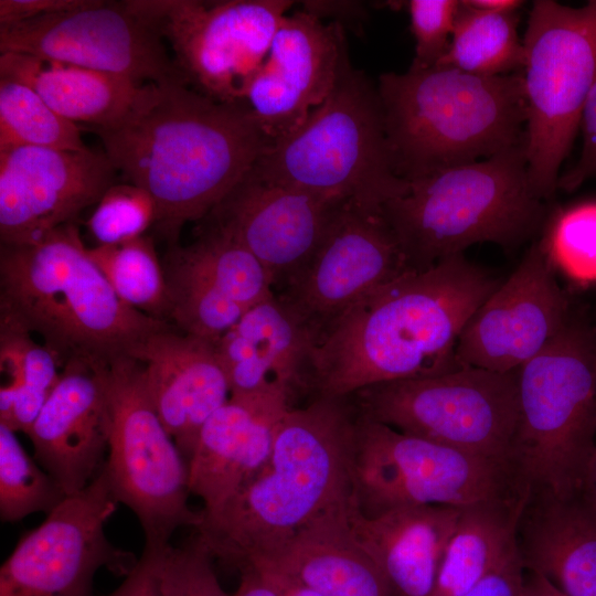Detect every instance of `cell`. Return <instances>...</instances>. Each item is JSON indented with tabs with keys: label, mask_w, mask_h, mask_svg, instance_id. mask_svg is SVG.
Returning <instances> with one entry per match:
<instances>
[{
	"label": "cell",
	"mask_w": 596,
	"mask_h": 596,
	"mask_svg": "<svg viewBox=\"0 0 596 596\" xmlns=\"http://www.w3.org/2000/svg\"><path fill=\"white\" fill-rule=\"evenodd\" d=\"M526 496L461 509L433 596H464L500 563L515 546L517 522Z\"/></svg>",
	"instance_id": "29"
},
{
	"label": "cell",
	"mask_w": 596,
	"mask_h": 596,
	"mask_svg": "<svg viewBox=\"0 0 596 596\" xmlns=\"http://www.w3.org/2000/svg\"><path fill=\"white\" fill-rule=\"evenodd\" d=\"M290 407L280 392L232 393L205 422L188 462L190 492L203 502V520L215 517L264 467Z\"/></svg>",
	"instance_id": "21"
},
{
	"label": "cell",
	"mask_w": 596,
	"mask_h": 596,
	"mask_svg": "<svg viewBox=\"0 0 596 596\" xmlns=\"http://www.w3.org/2000/svg\"><path fill=\"white\" fill-rule=\"evenodd\" d=\"M395 173L407 182L525 142L522 74L446 66L384 73L376 84Z\"/></svg>",
	"instance_id": "5"
},
{
	"label": "cell",
	"mask_w": 596,
	"mask_h": 596,
	"mask_svg": "<svg viewBox=\"0 0 596 596\" xmlns=\"http://www.w3.org/2000/svg\"><path fill=\"white\" fill-rule=\"evenodd\" d=\"M93 0H0V26L87 6Z\"/></svg>",
	"instance_id": "43"
},
{
	"label": "cell",
	"mask_w": 596,
	"mask_h": 596,
	"mask_svg": "<svg viewBox=\"0 0 596 596\" xmlns=\"http://www.w3.org/2000/svg\"><path fill=\"white\" fill-rule=\"evenodd\" d=\"M20 147L88 149L79 127L56 114L35 91L0 77V151Z\"/></svg>",
	"instance_id": "35"
},
{
	"label": "cell",
	"mask_w": 596,
	"mask_h": 596,
	"mask_svg": "<svg viewBox=\"0 0 596 596\" xmlns=\"http://www.w3.org/2000/svg\"><path fill=\"white\" fill-rule=\"evenodd\" d=\"M408 270L382 210L344 202L310 259L274 294L316 342L359 298Z\"/></svg>",
	"instance_id": "16"
},
{
	"label": "cell",
	"mask_w": 596,
	"mask_h": 596,
	"mask_svg": "<svg viewBox=\"0 0 596 596\" xmlns=\"http://www.w3.org/2000/svg\"><path fill=\"white\" fill-rule=\"evenodd\" d=\"M117 172L146 190L168 246L233 189L270 143L247 103L215 100L184 79L147 83L127 116L88 128Z\"/></svg>",
	"instance_id": "1"
},
{
	"label": "cell",
	"mask_w": 596,
	"mask_h": 596,
	"mask_svg": "<svg viewBox=\"0 0 596 596\" xmlns=\"http://www.w3.org/2000/svg\"><path fill=\"white\" fill-rule=\"evenodd\" d=\"M343 203L269 182L251 168L200 222L254 254L275 291L310 259Z\"/></svg>",
	"instance_id": "19"
},
{
	"label": "cell",
	"mask_w": 596,
	"mask_h": 596,
	"mask_svg": "<svg viewBox=\"0 0 596 596\" xmlns=\"http://www.w3.org/2000/svg\"><path fill=\"white\" fill-rule=\"evenodd\" d=\"M579 129L583 147L575 164L560 175L557 189L573 191L587 179L596 177V81L583 108Z\"/></svg>",
	"instance_id": "41"
},
{
	"label": "cell",
	"mask_w": 596,
	"mask_h": 596,
	"mask_svg": "<svg viewBox=\"0 0 596 596\" xmlns=\"http://www.w3.org/2000/svg\"><path fill=\"white\" fill-rule=\"evenodd\" d=\"M543 201L529 179L524 142L409 181L382 213L408 268L424 270L473 244L524 242L545 219Z\"/></svg>",
	"instance_id": "6"
},
{
	"label": "cell",
	"mask_w": 596,
	"mask_h": 596,
	"mask_svg": "<svg viewBox=\"0 0 596 596\" xmlns=\"http://www.w3.org/2000/svg\"><path fill=\"white\" fill-rule=\"evenodd\" d=\"M499 284L458 254L374 288L313 343L307 391L349 396L371 385L461 366L456 361L458 338Z\"/></svg>",
	"instance_id": "2"
},
{
	"label": "cell",
	"mask_w": 596,
	"mask_h": 596,
	"mask_svg": "<svg viewBox=\"0 0 596 596\" xmlns=\"http://www.w3.org/2000/svg\"><path fill=\"white\" fill-rule=\"evenodd\" d=\"M355 503L317 517L244 566L280 574L322 596H395L351 528Z\"/></svg>",
	"instance_id": "24"
},
{
	"label": "cell",
	"mask_w": 596,
	"mask_h": 596,
	"mask_svg": "<svg viewBox=\"0 0 596 596\" xmlns=\"http://www.w3.org/2000/svg\"><path fill=\"white\" fill-rule=\"evenodd\" d=\"M406 6L415 39V57L411 66L434 67L448 51L459 1L411 0Z\"/></svg>",
	"instance_id": "40"
},
{
	"label": "cell",
	"mask_w": 596,
	"mask_h": 596,
	"mask_svg": "<svg viewBox=\"0 0 596 596\" xmlns=\"http://www.w3.org/2000/svg\"><path fill=\"white\" fill-rule=\"evenodd\" d=\"M519 10L486 11L459 1L450 44L436 66L482 76L522 71L523 40L519 38Z\"/></svg>",
	"instance_id": "31"
},
{
	"label": "cell",
	"mask_w": 596,
	"mask_h": 596,
	"mask_svg": "<svg viewBox=\"0 0 596 596\" xmlns=\"http://www.w3.org/2000/svg\"><path fill=\"white\" fill-rule=\"evenodd\" d=\"M127 356L141 364L152 405L189 462L201 428L231 396L216 344L169 323Z\"/></svg>",
	"instance_id": "22"
},
{
	"label": "cell",
	"mask_w": 596,
	"mask_h": 596,
	"mask_svg": "<svg viewBox=\"0 0 596 596\" xmlns=\"http://www.w3.org/2000/svg\"><path fill=\"white\" fill-rule=\"evenodd\" d=\"M522 40L528 174L549 200L596 81V0L579 8L534 1Z\"/></svg>",
	"instance_id": "9"
},
{
	"label": "cell",
	"mask_w": 596,
	"mask_h": 596,
	"mask_svg": "<svg viewBox=\"0 0 596 596\" xmlns=\"http://www.w3.org/2000/svg\"><path fill=\"white\" fill-rule=\"evenodd\" d=\"M523 571L515 544L500 563L464 596H522Z\"/></svg>",
	"instance_id": "42"
},
{
	"label": "cell",
	"mask_w": 596,
	"mask_h": 596,
	"mask_svg": "<svg viewBox=\"0 0 596 596\" xmlns=\"http://www.w3.org/2000/svg\"><path fill=\"white\" fill-rule=\"evenodd\" d=\"M352 397L363 415L396 430L517 468V371L459 366L371 385Z\"/></svg>",
	"instance_id": "12"
},
{
	"label": "cell",
	"mask_w": 596,
	"mask_h": 596,
	"mask_svg": "<svg viewBox=\"0 0 596 596\" xmlns=\"http://www.w3.org/2000/svg\"><path fill=\"white\" fill-rule=\"evenodd\" d=\"M109 437L103 470L117 501L138 519L145 550L161 551L182 526L198 529L202 511L189 504L188 460L162 424L142 366L121 355L102 365Z\"/></svg>",
	"instance_id": "10"
},
{
	"label": "cell",
	"mask_w": 596,
	"mask_h": 596,
	"mask_svg": "<svg viewBox=\"0 0 596 596\" xmlns=\"http://www.w3.org/2000/svg\"><path fill=\"white\" fill-rule=\"evenodd\" d=\"M108 596H162L156 552L143 550L134 568Z\"/></svg>",
	"instance_id": "44"
},
{
	"label": "cell",
	"mask_w": 596,
	"mask_h": 596,
	"mask_svg": "<svg viewBox=\"0 0 596 596\" xmlns=\"http://www.w3.org/2000/svg\"><path fill=\"white\" fill-rule=\"evenodd\" d=\"M241 579L232 596H279L274 586L254 567L238 570Z\"/></svg>",
	"instance_id": "45"
},
{
	"label": "cell",
	"mask_w": 596,
	"mask_h": 596,
	"mask_svg": "<svg viewBox=\"0 0 596 596\" xmlns=\"http://www.w3.org/2000/svg\"><path fill=\"white\" fill-rule=\"evenodd\" d=\"M568 302L540 242L490 294L462 329L456 361L508 373L538 355L571 319Z\"/></svg>",
	"instance_id": "17"
},
{
	"label": "cell",
	"mask_w": 596,
	"mask_h": 596,
	"mask_svg": "<svg viewBox=\"0 0 596 596\" xmlns=\"http://www.w3.org/2000/svg\"><path fill=\"white\" fill-rule=\"evenodd\" d=\"M515 544L524 570L567 596H596V511L583 492L564 499L530 489Z\"/></svg>",
	"instance_id": "25"
},
{
	"label": "cell",
	"mask_w": 596,
	"mask_h": 596,
	"mask_svg": "<svg viewBox=\"0 0 596 596\" xmlns=\"http://www.w3.org/2000/svg\"><path fill=\"white\" fill-rule=\"evenodd\" d=\"M469 6L486 11L519 10L523 1L519 0H465Z\"/></svg>",
	"instance_id": "48"
},
{
	"label": "cell",
	"mask_w": 596,
	"mask_h": 596,
	"mask_svg": "<svg viewBox=\"0 0 596 596\" xmlns=\"http://www.w3.org/2000/svg\"><path fill=\"white\" fill-rule=\"evenodd\" d=\"M0 321L40 336L61 368L128 355L169 324L116 295L75 222L34 242L0 244Z\"/></svg>",
	"instance_id": "4"
},
{
	"label": "cell",
	"mask_w": 596,
	"mask_h": 596,
	"mask_svg": "<svg viewBox=\"0 0 596 596\" xmlns=\"http://www.w3.org/2000/svg\"><path fill=\"white\" fill-rule=\"evenodd\" d=\"M17 433L0 424V518L18 522L49 514L66 497L56 480L20 444Z\"/></svg>",
	"instance_id": "36"
},
{
	"label": "cell",
	"mask_w": 596,
	"mask_h": 596,
	"mask_svg": "<svg viewBox=\"0 0 596 596\" xmlns=\"http://www.w3.org/2000/svg\"><path fill=\"white\" fill-rule=\"evenodd\" d=\"M315 339L275 296L247 309L217 341L231 394L258 391L289 396L307 390L306 377Z\"/></svg>",
	"instance_id": "26"
},
{
	"label": "cell",
	"mask_w": 596,
	"mask_h": 596,
	"mask_svg": "<svg viewBox=\"0 0 596 596\" xmlns=\"http://www.w3.org/2000/svg\"><path fill=\"white\" fill-rule=\"evenodd\" d=\"M102 365L66 363L26 434L35 460L66 496L84 490L106 460L109 422Z\"/></svg>",
	"instance_id": "23"
},
{
	"label": "cell",
	"mask_w": 596,
	"mask_h": 596,
	"mask_svg": "<svg viewBox=\"0 0 596 596\" xmlns=\"http://www.w3.org/2000/svg\"><path fill=\"white\" fill-rule=\"evenodd\" d=\"M118 504L102 468L20 539L1 565L0 596H94L100 568L126 576L139 557L105 530Z\"/></svg>",
	"instance_id": "14"
},
{
	"label": "cell",
	"mask_w": 596,
	"mask_h": 596,
	"mask_svg": "<svg viewBox=\"0 0 596 596\" xmlns=\"http://www.w3.org/2000/svg\"><path fill=\"white\" fill-rule=\"evenodd\" d=\"M583 494L596 511V440L592 460L589 464Z\"/></svg>",
	"instance_id": "49"
},
{
	"label": "cell",
	"mask_w": 596,
	"mask_h": 596,
	"mask_svg": "<svg viewBox=\"0 0 596 596\" xmlns=\"http://www.w3.org/2000/svg\"><path fill=\"white\" fill-rule=\"evenodd\" d=\"M88 254L126 305L169 322L164 269L150 237L143 235L120 244L97 245L88 248Z\"/></svg>",
	"instance_id": "34"
},
{
	"label": "cell",
	"mask_w": 596,
	"mask_h": 596,
	"mask_svg": "<svg viewBox=\"0 0 596 596\" xmlns=\"http://www.w3.org/2000/svg\"><path fill=\"white\" fill-rule=\"evenodd\" d=\"M522 596H567L539 573L524 570Z\"/></svg>",
	"instance_id": "46"
},
{
	"label": "cell",
	"mask_w": 596,
	"mask_h": 596,
	"mask_svg": "<svg viewBox=\"0 0 596 596\" xmlns=\"http://www.w3.org/2000/svg\"><path fill=\"white\" fill-rule=\"evenodd\" d=\"M157 206L138 185L114 183L96 203L86 227L97 245H115L143 236L153 226Z\"/></svg>",
	"instance_id": "38"
},
{
	"label": "cell",
	"mask_w": 596,
	"mask_h": 596,
	"mask_svg": "<svg viewBox=\"0 0 596 596\" xmlns=\"http://www.w3.org/2000/svg\"><path fill=\"white\" fill-rule=\"evenodd\" d=\"M0 77L30 86L61 117L86 128H107L121 121L145 85L21 53H1Z\"/></svg>",
	"instance_id": "28"
},
{
	"label": "cell",
	"mask_w": 596,
	"mask_h": 596,
	"mask_svg": "<svg viewBox=\"0 0 596 596\" xmlns=\"http://www.w3.org/2000/svg\"><path fill=\"white\" fill-rule=\"evenodd\" d=\"M0 52L132 79H184L157 29L126 1L89 4L0 26Z\"/></svg>",
	"instance_id": "15"
},
{
	"label": "cell",
	"mask_w": 596,
	"mask_h": 596,
	"mask_svg": "<svg viewBox=\"0 0 596 596\" xmlns=\"http://www.w3.org/2000/svg\"><path fill=\"white\" fill-rule=\"evenodd\" d=\"M353 471L356 501L366 517L413 505L464 508L529 492L509 462L402 433L361 412Z\"/></svg>",
	"instance_id": "11"
},
{
	"label": "cell",
	"mask_w": 596,
	"mask_h": 596,
	"mask_svg": "<svg viewBox=\"0 0 596 596\" xmlns=\"http://www.w3.org/2000/svg\"><path fill=\"white\" fill-rule=\"evenodd\" d=\"M0 364L9 376L0 390V424L28 434L60 379L58 362L29 332L0 321Z\"/></svg>",
	"instance_id": "30"
},
{
	"label": "cell",
	"mask_w": 596,
	"mask_h": 596,
	"mask_svg": "<svg viewBox=\"0 0 596 596\" xmlns=\"http://www.w3.org/2000/svg\"><path fill=\"white\" fill-rule=\"evenodd\" d=\"M462 508L413 505L376 517L351 508V528L395 596H433L449 538Z\"/></svg>",
	"instance_id": "27"
},
{
	"label": "cell",
	"mask_w": 596,
	"mask_h": 596,
	"mask_svg": "<svg viewBox=\"0 0 596 596\" xmlns=\"http://www.w3.org/2000/svg\"><path fill=\"white\" fill-rule=\"evenodd\" d=\"M254 568L274 586L279 596H322L280 574L257 567Z\"/></svg>",
	"instance_id": "47"
},
{
	"label": "cell",
	"mask_w": 596,
	"mask_h": 596,
	"mask_svg": "<svg viewBox=\"0 0 596 596\" xmlns=\"http://www.w3.org/2000/svg\"><path fill=\"white\" fill-rule=\"evenodd\" d=\"M352 397L313 396L281 418L264 467L195 529L213 558L240 570L317 517L356 499Z\"/></svg>",
	"instance_id": "3"
},
{
	"label": "cell",
	"mask_w": 596,
	"mask_h": 596,
	"mask_svg": "<svg viewBox=\"0 0 596 596\" xmlns=\"http://www.w3.org/2000/svg\"><path fill=\"white\" fill-rule=\"evenodd\" d=\"M163 269L169 321L183 333L216 344L247 310L169 249Z\"/></svg>",
	"instance_id": "33"
},
{
	"label": "cell",
	"mask_w": 596,
	"mask_h": 596,
	"mask_svg": "<svg viewBox=\"0 0 596 596\" xmlns=\"http://www.w3.org/2000/svg\"><path fill=\"white\" fill-rule=\"evenodd\" d=\"M517 377L522 480L558 498L581 494L596 440V331L571 318Z\"/></svg>",
	"instance_id": "8"
},
{
	"label": "cell",
	"mask_w": 596,
	"mask_h": 596,
	"mask_svg": "<svg viewBox=\"0 0 596 596\" xmlns=\"http://www.w3.org/2000/svg\"><path fill=\"white\" fill-rule=\"evenodd\" d=\"M348 55L339 22L324 24L306 10L284 17L245 97L270 143L328 97Z\"/></svg>",
	"instance_id": "20"
},
{
	"label": "cell",
	"mask_w": 596,
	"mask_h": 596,
	"mask_svg": "<svg viewBox=\"0 0 596 596\" xmlns=\"http://www.w3.org/2000/svg\"><path fill=\"white\" fill-rule=\"evenodd\" d=\"M157 29L175 67L195 91L223 103H246V92L288 0H127Z\"/></svg>",
	"instance_id": "13"
},
{
	"label": "cell",
	"mask_w": 596,
	"mask_h": 596,
	"mask_svg": "<svg viewBox=\"0 0 596 596\" xmlns=\"http://www.w3.org/2000/svg\"><path fill=\"white\" fill-rule=\"evenodd\" d=\"M539 242L555 270L571 281L596 283V198L554 211Z\"/></svg>",
	"instance_id": "37"
},
{
	"label": "cell",
	"mask_w": 596,
	"mask_h": 596,
	"mask_svg": "<svg viewBox=\"0 0 596 596\" xmlns=\"http://www.w3.org/2000/svg\"><path fill=\"white\" fill-rule=\"evenodd\" d=\"M260 178L382 210L408 190L394 170L377 86L344 58L328 97L252 167Z\"/></svg>",
	"instance_id": "7"
},
{
	"label": "cell",
	"mask_w": 596,
	"mask_h": 596,
	"mask_svg": "<svg viewBox=\"0 0 596 596\" xmlns=\"http://www.w3.org/2000/svg\"><path fill=\"white\" fill-rule=\"evenodd\" d=\"M104 151L20 147L0 151V242L24 244L75 222L115 183Z\"/></svg>",
	"instance_id": "18"
},
{
	"label": "cell",
	"mask_w": 596,
	"mask_h": 596,
	"mask_svg": "<svg viewBox=\"0 0 596 596\" xmlns=\"http://www.w3.org/2000/svg\"><path fill=\"white\" fill-rule=\"evenodd\" d=\"M162 596H230L213 566V556L196 536L184 546L156 552Z\"/></svg>",
	"instance_id": "39"
},
{
	"label": "cell",
	"mask_w": 596,
	"mask_h": 596,
	"mask_svg": "<svg viewBox=\"0 0 596 596\" xmlns=\"http://www.w3.org/2000/svg\"><path fill=\"white\" fill-rule=\"evenodd\" d=\"M168 249L246 309L274 296L273 280L264 265L217 227L199 222L193 243L168 246Z\"/></svg>",
	"instance_id": "32"
}]
</instances>
